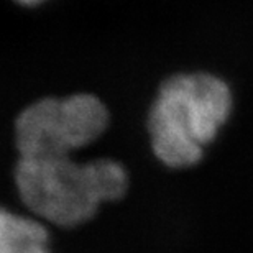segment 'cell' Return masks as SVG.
<instances>
[{
	"mask_svg": "<svg viewBox=\"0 0 253 253\" xmlns=\"http://www.w3.org/2000/svg\"><path fill=\"white\" fill-rule=\"evenodd\" d=\"M232 110L234 92L219 76L202 71L171 76L160 85L148 114L155 156L174 169L197 165Z\"/></svg>",
	"mask_w": 253,
	"mask_h": 253,
	"instance_id": "cell-1",
	"label": "cell"
},
{
	"mask_svg": "<svg viewBox=\"0 0 253 253\" xmlns=\"http://www.w3.org/2000/svg\"><path fill=\"white\" fill-rule=\"evenodd\" d=\"M15 181L33 214L63 227L83 224L102 202L122 197L128 186L126 171L117 161L81 165L71 156L20 158Z\"/></svg>",
	"mask_w": 253,
	"mask_h": 253,
	"instance_id": "cell-2",
	"label": "cell"
},
{
	"mask_svg": "<svg viewBox=\"0 0 253 253\" xmlns=\"http://www.w3.org/2000/svg\"><path fill=\"white\" fill-rule=\"evenodd\" d=\"M107 125L109 110L92 94L40 99L15 124L20 158L69 156L97 140Z\"/></svg>",
	"mask_w": 253,
	"mask_h": 253,
	"instance_id": "cell-3",
	"label": "cell"
},
{
	"mask_svg": "<svg viewBox=\"0 0 253 253\" xmlns=\"http://www.w3.org/2000/svg\"><path fill=\"white\" fill-rule=\"evenodd\" d=\"M0 253H49L48 232L38 220L0 209Z\"/></svg>",
	"mask_w": 253,
	"mask_h": 253,
	"instance_id": "cell-4",
	"label": "cell"
},
{
	"mask_svg": "<svg viewBox=\"0 0 253 253\" xmlns=\"http://www.w3.org/2000/svg\"><path fill=\"white\" fill-rule=\"evenodd\" d=\"M18 3H23V5H38L44 2V0H17Z\"/></svg>",
	"mask_w": 253,
	"mask_h": 253,
	"instance_id": "cell-5",
	"label": "cell"
}]
</instances>
